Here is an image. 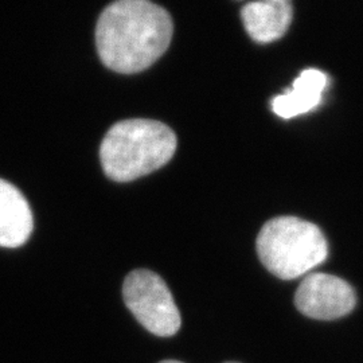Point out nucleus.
Wrapping results in <instances>:
<instances>
[{
    "label": "nucleus",
    "instance_id": "1",
    "mask_svg": "<svg viewBox=\"0 0 363 363\" xmlns=\"http://www.w3.org/2000/svg\"><path fill=\"white\" fill-rule=\"evenodd\" d=\"M172 31V19L160 6L147 0H120L108 6L97 22V52L108 69L139 73L169 49Z\"/></svg>",
    "mask_w": 363,
    "mask_h": 363
},
{
    "label": "nucleus",
    "instance_id": "2",
    "mask_svg": "<svg viewBox=\"0 0 363 363\" xmlns=\"http://www.w3.org/2000/svg\"><path fill=\"white\" fill-rule=\"evenodd\" d=\"M175 150L177 136L166 124L130 118L108 130L100 147V159L109 179L130 182L167 164Z\"/></svg>",
    "mask_w": 363,
    "mask_h": 363
},
{
    "label": "nucleus",
    "instance_id": "3",
    "mask_svg": "<svg viewBox=\"0 0 363 363\" xmlns=\"http://www.w3.org/2000/svg\"><path fill=\"white\" fill-rule=\"evenodd\" d=\"M257 253L276 277L294 280L322 264L328 255L325 234L308 220L277 217L257 237Z\"/></svg>",
    "mask_w": 363,
    "mask_h": 363
},
{
    "label": "nucleus",
    "instance_id": "4",
    "mask_svg": "<svg viewBox=\"0 0 363 363\" xmlns=\"http://www.w3.org/2000/svg\"><path fill=\"white\" fill-rule=\"evenodd\" d=\"M125 306L136 320L157 337H172L181 328V313L164 280L147 269L130 272L123 286Z\"/></svg>",
    "mask_w": 363,
    "mask_h": 363
},
{
    "label": "nucleus",
    "instance_id": "5",
    "mask_svg": "<svg viewBox=\"0 0 363 363\" xmlns=\"http://www.w3.org/2000/svg\"><path fill=\"white\" fill-rule=\"evenodd\" d=\"M295 304L303 315L318 320H334L350 313L355 292L349 283L327 273H312L298 286Z\"/></svg>",
    "mask_w": 363,
    "mask_h": 363
},
{
    "label": "nucleus",
    "instance_id": "6",
    "mask_svg": "<svg viewBox=\"0 0 363 363\" xmlns=\"http://www.w3.org/2000/svg\"><path fill=\"white\" fill-rule=\"evenodd\" d=\"M33 229V211L26 198L11 183L0 179V247H22Z\"/></svg>",
    "mask_w": 363,
    "mask_h": 363
},
{
    "label": "nucleus",
    "instance_id": "7",
    "mask_svg": "<svg viewBox=\"0 0 363 363\" xmlns=\"http://www.w3.org/2000/svg\"><path fill=\"white\" fill-rule=\"evenodd\" d=\"M249 37L259 43L280 39L292 22V4L288 0L252 1L241 11Z\"/></svg>",
    "mask_w": 363,
    "mask_h": 363
},
{
    "label": "nucleus",
    "instance_id": "8",
    "mask_svg": "<svg viewBox=\"0 0 363 363\" xmlns=\"http://www.w3.org/2000/svg\"><path fill=\"white\" fill-rule=\"evenodd\" d=\"M327 84V74L318 69L301 72L291 91L273 99V112L283 118H292L310 112L320 104Z\"/></svg>",
    "mask_w": 363,
    "mask_h": 363
},
{
    "label": "nucleus",
    "instance_id": "9",
    "mask_svg": "<svg viewBox=\"0 0 363 363\" xmlns=\"http://www.w3.org/2000/svg\"><path fill=\"white\" fill-rule=\"evenodd\" d=\"M159 363H183L179 362V361H174V359H167V361H162V362Z\"/></svg>",
    "mask_w": 363,
    "mask_h": 363
},
{
    "label": "nucleus",
    "instance_id": "10",
    "mask_svg": "<svg viewBox=\"0 0 363 363\" xmlns=\"http://www.w3.org/2000/svg\"><path fill=\"white\" fill-rule=\"evenodd\" d=\"M225 363H240V362H225Z\"/></svg>",
    "mask_w": 363,
    "mask_h": 363
}]
</instances>
